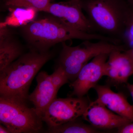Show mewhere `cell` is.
<instances>
[{
    "mask_svg": "<svg viewBox=\"0 0 133 133\" xmlns=\"http://www.w3.org/2000/svg\"><path fill=\"white\" fill-rule=\"evenodd\" d=\"M53 55L31 50L0 72L1 97L26 102L33 78Z\"/></svg>",
    "mask_w": 133,
    "mask_h": 133,
    "instance_id": "cell-1",
    "label": "cell"
},
{
    "mask_svg": "<svg viewBox=\"0 0 133 133\" xmlns=\"http://www.w3.org/2000/svg\"><path fill=\"white\" fill-rule=\"evenodd\" d=\"M21 31L31 50L39 51L49 49L59 43L72 39L104 41L115 44L116 39L98 33H90L72 28L53 16L34 21L21 27Z\"/></svg>",
    "mask_w": 133,
    "mask_h": 133,
    "instance_id": "cell-2",
    "label": "cell"
},
{
    "mask_svg": "<svg viewBox=\"0 0 133 133\" xmlns=\"http://www.w3.org/2000/svg\"><path fill=\"white\" fill-rule=\"evenodd\" d=\"M95 33L121 41L132 8L127 0H81ZM122 44V43H121Z\"/></svg>",
    "mask_w": 133,
    "mask_h": 133,
    "instance_id": "cell-3",
    "label": "cell"
},
{
    "mask_svg": "<svg viewBox=\"0 0 133 133\" xmlns=\"http://www.w3.org/2000/svg\"><path fill=\"white\" fill-rule=\"evenodd\" d=\"M91 41H84L74 47L67 45L65 42L62 43V49L58 66L62 68L69 81H75L83 66L96 56L101 54H109L115 50H126L123 44L117 45L104 41L96 43Z\"/></svg>",
    "mask_w": 133,
    "mask_h": 133,
    "instance_id": "cell-4",
    "label": "cell"
},
{
    "mask_svg": "<svg viewBox=\"0 0 133 133\" xmlns=\"http://www.w3.org/2000/svg\"><path fill=\"white\" fill-rule=\"evenodd\" d=\"M42 117L26 102L0 97V122L10 133H36L43 128Z\"/></svg>",
    "mask_w": 133,
    "mask_h": 133,
    "instance_id": "cell-5",
    "label": "cell"
},
{
    "mask_svg": "<svg viewBox=\"0 0 133 133\" xmlns=\"http://www.w3.org/2000/svg\"><path fill=\"white\" fill-rule=\"evenodd\" d=\"M90 101L83 97L56 98L42 116L49 128L57 127L83 116Z\"/></svg>",
    "mask_w": 133,
    "mask_h": 133,
    "instance_id": "cell-6",
    "label": "cell"
},
{
    "mask_svg": "<svg viewBox=\"0 0 133 133\" xmlns=\"http://www.w3.org/2000/svg\"><path fill=\"white\" fill-rule=\"evenodd\" d=\"M81 0H68L50 3L45 12L51 14L67 26L90 33H95L83 12Z\"/></svg>",
    "mask_w": 133,
    "mask_h": 133,
    "instance_id": "cell-7",
    "label": "cell"
},
{
    "mask_svg": "<svg viewBox=\"0 0 133 133\" xmlns=\"http://www.w3.org/2000/svg\"><path fill=\"white\" fill-rule=\"evenodd\" d=\"M109 54H101L92 58L81 69L75 81L71 82L72 95L84 97L91 89L94 88L105 76L106 63Z\"/></svg>",
    "mask_w": 133,
    "mask_h": 133,
    "instance_id": "cell-8",
    "label": "cell"
},
{
    "mask_svg": "<svg viewBox=\"0 0 133 133\" xmlns=\"http://www.w3.org/2000/svg\"><path fill=\"white\" fill-rule=\"evenodd\" d=\"M82 117L94 128L102 130L118 129L133 122L116 114L97 99L90 101Z\"/></svg>",
    "mask_w": 133,
    "mask_h": 133,
    "instance_id": "cell-9",
    "label": "cell"
},
{
    "mask_svg": "<svg viewBox=\"0 0 133 133\" xmlns=\"http://www.w3.org/2000/svg\"><path fill=\"white\" fill-rule=\"evenodd\" d=\"M133 75V61L125 51L115 50L109 53L105 69V76L116 84L127 83Z\"/></svg>",
    "mask_w": 133,
    "mask_h": 133,
    "instance_id": "cell-10",
    "label": "cell"
},
{
    "mask_svg": "<svg viewBox=\"0 0 133 133\" xmlns=\"http://www.w3.org/2000/svg\"><path fill=\"white\" fill-rule=\"evenodd\" d=\"M36 80L37 85L29 95L28 100L34 105L37 112L42 118L47 108L56 98L58 90L46 72L42 71L38 73Z\"/></svg>",
    "mask_w": 133,
    "mask_h": 133,
    "instance_id": "cell-11",
    "label": "cell"
},
{
    "mask_svg": "<svg viewBox=\"0 0 133 133\" xmlns=\"http://www.w3.org/2000/svg\"><path fill=\"white\" fill-rule=\"evenodd\" d=\"M94 88L98 101L116 114L133 122V106L129 103L124 94L114 92L107 85L97 84Z\"/></svg>",
    "mask_w": 133,
    "mask_h": 133,
    "instance_id": "cell-12",
    "label": "cell"
},
{
    "mask_svg": "<svg viewBox=\"0 0 133 133\" xmlns=\"http://www.w3.org/2000/svg\"><path fill=\"white\" fill-rule=\"evenodd\" d=\"M23 54L21 45L8 26L0 27V72Z\"/></svg>",
    "mask_w": 133,
    "mask_h": 133,
    "instance_id": "cell-13",
    "label": "cell"
},
{
    "mask_svg": "<svg viewBox=\"0 0 133 133\" xmlns=\"http://www.w3.org/2000/svg\"><path fill=\"white\" fill-rule=\"evenodd\" d=\"M10 13L3 22L0 23V27L5 26L22 27L34 21L38 10L33 8L17 7L10 9Z\"/></svg>",
    "mask_w": 133,
    "mask_h": 133,
    "instance_id": "cell-14",
    "label": "cell"
},
{
    "mask_svg": "<svg viewBox=\"0 0 133 133\" xmlns=\"http://www.w3.org/2000/svg\"><path fill=\"white\" fill-rule=\"evenodd\" d=\"M46 132L51 133H95L100 132L97 129L74 120L53 127L49 128Z\"/></svg>",
    "mask_w": 133,
    "mask_h": 133,
    "instance_id": "cell-15",
    "label": "cell"
},
{
    "mask_svg": "<svg viewBox=\"0 0 133 133\" xmlns=\"http://www.w3.org/2000/svg\"><path fill=\"white\" fill-rule=\"evenodd\" d=\"M50 3V0H6L5 5L13 7L33 8L45 12Z\"/></svg>",
    "mask_w": 133,
    "mask_h": 133,
    "instance_id": "cell-16",
    "label": "cell"
},
{
    "mask_svg": "<svg viewBox=\"0 0 133 133\" xmlns=\"http://www.w3.org/2000/svg\"><path fill=\"white\" fill-rule=\"evenodd\" d=\"M121 43L125 48L126 50L133 48V8L127 22Z\"/></svg>",
    "mask_w": 133,
    "mask_h": 133,
    "instance_id": "cell-17",
    "label": "cell"
},
{
    "mask_svg": "<svg viewBox=\"0 0 133 133\" xmlns=\"http://www.w3.org/2000/svg\"><path fill=\"white\" fill-rule=\"evenodd\" d=\"M49 76L52 84L58 91L62 86L69 81L66 74L60 66H58L54 72Z\"/></svg>",
    "mask_w": 133,
    "mask_h": 133,
    "instance_id": "cell-18",
    "label": "cell"
},
{
    "mask_svg": "<svg viewBox=\"0 0 133 133\" xmlns=\"http://www.w3.org/2000/svg\"><path fill=\"white\" fill-rule=\"evenodd\" d=\"M0 133H10L8 129L1 124L0 125Z\"/></svg>",
    "mask_w": 133,
    "mask_h": 133,
    "instance_id": "cell-19",
    "label": "cell"
},
{
    "mask_svg": "<svg viewBox=\"0 0 133 133\" xmlns=\"http://www.w3.org/2000/svg\"><path fill=\"white\" fill-rule=\"evenodd\" d=\"M127 88H128L129 91L130 92L133 101V84L127 83Z\"/></svg>",
    "mask_w": 133,
    "mask_h": 133,
    "instance_id": "cell-20",
    "label": "cell"
},
{
    "mask_svg": "<svg viewBox=\"0 0 133 133\" xmlns=\"http://www.w3.org/2000/svg\"><path fill=\"white\" fill-rule=\"evenodd\" d=\"M124 51L131 57L133 61V48Z\"/></svg>",
    "mask_w": 133,
    "mask_h": 133,
    "instance_id": "cell-21",
    "label": "cell"
},
{
    "mask_svg": "<svg viewBox=\"0 0 133 133\" xmlns=\"http://www.w3.org/2000/svg\"><path fill=\"white\" fill-rule=\"evenodd\" d=\"M128 2L129 5H131V6L133 8V0H127Z\"/></svg>",
    "mask_w": 133,
    "mask_h": 133,
    "instance_id": "cell-22",
    "label": "cell"
}]
</instances>
